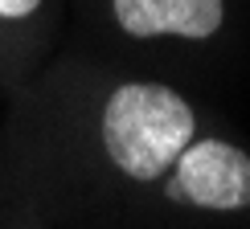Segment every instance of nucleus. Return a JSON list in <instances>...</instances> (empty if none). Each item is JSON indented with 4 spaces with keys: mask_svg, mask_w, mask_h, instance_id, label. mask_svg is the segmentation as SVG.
Masks as SVG:
<instances>
[{
    "mask_svg": "<svg viewBox=\"0 0 250 229\" xmlns=\"http://www.w3.org/2000/svg\"><path fill=\"white\" fill-rule=\"evenodd\" d=\"M95 148L119 180L156 184L197 139V111L181 90L152 78H119L90 114Z\"/></svg>",
    "mask_w": 250,
    "mask_h": 229,
    "instance_id": "f257e3e1",
    "label": "nucleus"
},
{
    "mask_svg": "<svg viewBox=\"0 0 250 229\" xmlns=\"http://www.w3.org/2000/svg\"><path fill=\"white\" fill-rule=\"evenodd\" d=\"M172 192L209 213L250 209V152L230 139H193L172 164Z\"/></svg>",
    "mask_w": 250,
    "mask_h": 229,
    "instance_id": "f03ea898",
    "label": "nucleus"
},
{
    "mask_svg": "<svg viewBox=\"0 0 250 229\" xmlns=\"http://www.w3.org/2000/svg\"><path fill=\"white\" fill-rule=\"evenodd\" d=\"M107 20L127 41H209L226 29V0H107Z\"/></svg>",
    "mask_w": 250,
    "mask_h": 229,
    "instance_id": "7ed1b4c3",
    "label": "nucleus"
},
{
    "mask_svg": "<svg viewBox=\"0 0 250 229\" xmlns=\"http://www.w3.org/2000/svg\"><path fill=\"white\" fill-rule=\"evenodd\" d=\"M54 25L58 0H0V78H25L41 57Z\"/></svg>",
    "mask_w": 250,
    "mask_h": 229,
    "instance_id": "20e7f679",
    "label": "nucleus"
}]
</instances>
